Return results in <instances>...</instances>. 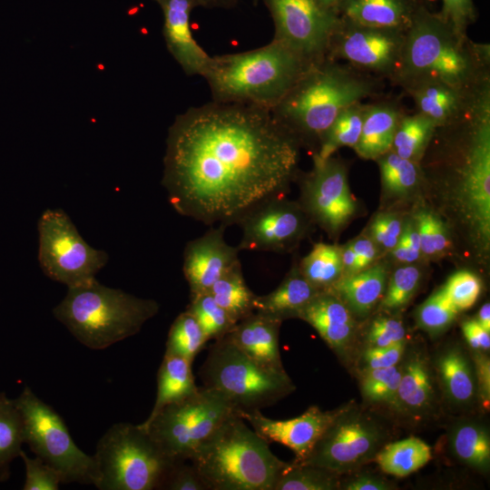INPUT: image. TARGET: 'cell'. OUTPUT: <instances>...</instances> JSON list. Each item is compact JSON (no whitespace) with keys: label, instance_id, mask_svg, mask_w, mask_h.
I'll return each mask as SVG.
<instances>
[{"label":"cell","instance_id":"1","mask_svg":"<svg viewBox=\"0 0 490 490\" xmlns=\"http://www.w3.org/2000/svg\"><path fill=\"white\" fill-rule=\"evenodd\" d=\"M300 147L270 110L212 102L174 120L162 182L181 216L229 226L284 196L297 175Z\"/></svg>","mask_w":490,"mask_h":490},{"label":"cell","instance_id":"2","mask_svg":"<svg viewBox=\"0 0 490 490\" xmlns=\"http://www.w3.org/2000/svg\"><path fill=\"white\" fill-rule=\"evenodd\" d=\"M420 166L421 187L479 258L490 245V100L466 118L436 127Z\"/></svg>","mask_w":490,"mask_h":490},{"label":"cell","instance_id":"3","mask_svg":"<svg viewBox=\"0 0 490 490\" xmlns=\"http://www.w3.org/2000/svg\"><path fill=\"white\" fill-rule=\"evenodd\" d=\"M436 80L462 88L490 83V45L471 40L421 5L406 34L399 67L389 82L400 89Z\"/></svg>","mask_w":490,"mask_h":490},{"label":"cell","instance_id":"4","mask_svg":"<svg viewBox=\"0 0 490 490\" xmlns=\"http://www.w3.org/2000/svg\"><path fill=\"white\" fill-rule=\"evenodd\" d=\"M384 82L345 63L325 58L314 64L270 113L313 154L335 118L355 103L382 96Z\"/></svg>","mask_w":490,"mask_h":490},{"label":"cell","instance_id":"5","mask_svg":"<svg viewBox=\"0 0 490 490\" xmlns=\"http://www.w3.org/2000/svg\"><path fill=\"white\" fill-rule=\"evenodd\" d=\"M283 44L211 56L202 75L213 102L271 110L313 65Z\"/></svg>","mask_w":490,"mask_h":490},{"label":"cell","instance_id":"6","mask_svg":"<svg viewBox=\"0 0 490 490\" xmlns=\"http://www.w3.org/2000/svg\"><path fill=\"white\" fill-rule=\"evenodd\" d=\"M190 462L208 490H273L289 464L278 458L237 413L220 426Z\"/></svg>","mask_w":490,"mask_h":490},{"label":"cell","instance_id":"7","mask_svg":"<svg viewBox=\"0 0 490 490\" xmlns=\"http://www.w3.org/2000/svg\"><path fill=\"white\" fill-rule=\"evenodd\" d=\"M159 309L154 299L138 298L94 279L68 288L53 313L83 345L103 349L138 333Z\"/></svg>","mask_w":490,"mask_h":490},{"label":"cell","instance_id":"8","mask_svg":"<svg viewBox=\"0 0 490 490\" xmlns=\"http://www.w3.org/2000/svg\"><path fill=\"white\" fill-rule=\"evenodd\" d=\"M199 376L203 387L225 397L236 413L261 410L296 389L285 370L259 364L226 337L211 345Z\"/></svg>","mask_w":490,"mask_h":490},{"label":"cell","instance_id":"9","mask_svg":"<svg viewBox=\"0 0 490 490\" xmlns=\"http://www.w3.org/2000/svg\"><path fill=\"white\" fill-rule=\"evenodd\" d=\"M101 490H153L173 462L140 424L117 423L97 443L93 455Z\"/></svg>","mask_w":490,"mask_h":490},{"label":"cell","instance_id":"10","mask_svg":"<svg viewBox=\"0 0 490 490\" xmlns=\"http://www.w3.org/2000/svg\"><path fill=\"white\" fill-rule=\"evenodd\" d=\"M233 413L225 397L202 386L182 400L164 407L140 426L171 460L190 461Z\"/></svg>","mask_w":490,"mask_h":490},{"label":"cell","instance_id":"11","mask_svg":"<svg viewBox=\"0 0 490 490\" xmlns=\"http://www.w3.org/2000/svg\"><path fill=\"white\" fill-rule=\"evenodd\" d=\"M14 401L23 419L24 443L36 456L56 469L63 483L94 485L95 459L76 446L60 415L27 386Z\"/></svg>","mask_w":490,"mask_h":490},{"label":"cell","instance_id":"12","mask_svg":"<svg viewBox=\"0 0 490 490\" xmlns=\"http://www.w3.org/2000/svg\"><path fill=\"white\" fill-rule=\"evenodd\" d=\"M38 261L51 279L68 288L83 286L108 262L106 251L89 245L62 209H46L38 220Z\"/></svg>","mask_w":490,"mask_h":490},{"label":"cell","instance_id":"13","mask_svg":"<svg viewBox=\"0 0 490 490\" xmlns=\"http://www.w3.org/2000/svg\"><path fill=\"white\" fill-rule=\"evenodd\" d=\"M387 437L385 427L377 419L350 402L301 463L348 475L373 460Z\"/></svg>","mask_w":490,"mask_h":490},{"label":"cell","instance_id":"14","mask_svg":"<svg viewBox=\"0 0 490 490\" xmlns=\"http://www.w3.org/2000/svg\"><path fill=\"white\" fill-rule=\"evenodd\" d=\"M406 34L407 31L362 25L340 17L326 58L390 82L400 64Z\"/></svg>","mask_w":490,"mask_h":490},{"label":"cell","instance_id":"15","mask_svg":"<svg viewBox=\"0 0 490 490\" xmlns=\"http://www.w3.org/2000/svg\"><path fill=\"white\" fill-rule=\"evenodd\" d=\"M274 24L273 40L311 64L326 58L330 37L340 16L318 0H262Z\"/></svg>","mask_w":490,"mask_h":490},{"label":"cell","instance_id":"16","mask_svg":"<svg viewBox=\"0 0 490 490\" xmlns=\"http://www.w3.org/2000/svg\"><path fill=\"white\" fill-rule=\"evenodd\" d=\"M313 158V168L301 178L299 204L312 223L335 236L357 211L345 164L333 156Z\"/></svg>","mask_w":490,"mask_h":490},{"label":"cell","instance_id":"17","mask_svg":"<svg viewBox=\"0 0 490 490\" xmlns=\"http://www.w3.org/2000/svg\"><path fill=\"white\" fill-rule=\"evenodd\" d=\"M312 221L299 202L282 197L256 206L237 222L242 236L240 250L284 252L294 249L309 230Z\"/></svg>","mask_w":490,"mask_h":490},{"label":"cell","instance_id":"18","mask_svg":"<svg viewBox=\"0 0 490 490\" xmlns=\"http://www.w3.org/2000/svg\"><path fill=\"white\" fill-rule=\"evenodd\" d=\"M345 407L322 411L311 406L300 416L284 420L267 417L260 410L237 414L268 444L275 442L289 447L295 455L294 462L301 463Z\"/></svg>","mask_w":490,"mask_h":490},{"label":"cell","instance_id":"19","mask_svg":"<svg viewBox=\"0 0 490 490\" xmlns=\"http://www.w3.org/2000/svg\"><path fill=\"white\" fill-rule=\"evenodd\" d=\"M401 90L414 102L415 111L426 116L436 127L464 119L483 102L490 99V83L477 88H462L427 80L409 84Z\"/></svg>","mask_w":490,"mask_h":490},{"label":"cell","instance_id":"20","mask_svg":"<svg viewBox=\"0 0 490 490\" xmlns=\"http://www.w3.org/2000/svg\"><path fill=\"white\" fill-rule=\"evenodd\" d=\"M428 356L420 347H407L401 377L390 409L400 417L422 422L435 416L438 398Z\"/></svg>","mask_w":490,"mask_h":490},{"label":"cell","instance_id":"21","mask_svg":"<svg viewBox=\"0 0 490 490\" xmlns=\"http://www.w3.org/2000/svg\"><path fill=\"white\" fill-rule=\"evenodd\" d=\"M226 225L211 228L202 236L189 241L183 253V274L191 296L207 292L224 273L240 262L238 247L224 239Z\"/></svg>","mask_w":490,"mask_h":490},{"label":"cell","instance_id":"22","mask_svg":"<svg viewBox=\"0 0 490 490\" xmlns=\"http://www.w3.org/2000/svg\"><path fill=\"white\" fill-rule=\"evenodd\" d=\"M300 318L318 333L340 358H346L356 342L358 322L343 301L334 293L318 292L299 312Z\"/></svg>","mask_w":490,"mask_h":490},{"label":"cell","instance_id":"23","mask_svg":"<svg viewBox=\"0 0 490 490\" xmlns=\"http://www.w3.org/2000/svg\"><path fill=\"white\" fill-rule=\"evenodd\" d=\"M163 15V37L168 51L183 72L202 76L211 56L194 39L190 24L192 0H153Z\"/></svg>","mask_w":490,"mask_h":490},{"label":"cell","instance_id":"24","mask_svg":"<svg viewBox=\"0 0 490 490\" xmlns=\"http://www.w3.org/2000/svg\"><path fill=\"white\" fill-rule=\"evenodd\" d=\"M282 321L253 312L236 323L225 336L234 346L259 364L284 371L279 348V333Z\"/></svg>","mask_w":490,"mask_h":490},{"label":"cell","instance_id":"25","mask_svg":"<svg viewBox=\"0 0 490 490\" xmlns=\"http://www.w3.org/2000/svg\"><path fill=\"white\" fill-rule=\"evenodd\" d=\"M406 113L399 99L376 98L366 103L359 140L353 148L364 160L376 161L391 150L397 124Z\"/></svg>","mask_w":490,"mask_h":490},{"label":"cell","instance_id":"26","mask_svg":"<svg viewBox=\"0 0 490 490\" xmlns=\"http://www.w3.org/2000/svg\"><path fill=\"white\" fill-rule=\"evenodd\" d=\"M421 5L420 0H342L338 13L358 24L407 31Z\"/></svg>","mask_w":490,"mask_h":490},{"label":"cell","instance_id":"27","mask_svg":"<svg viewBox=\"0 0 490 490\" xmlns=\"http://www.w3.org/2000/svg\"><path fill=\"white\" fill-rule=\"evenodd\" d=\"M437 380L447 401L456 407L467 408L477 399L472 358L460 347L445 348L435 361Z\"/></svg>","mask_w":490,"mask_h":490},{"label":"cell","instance_id":"28","mask_svg":"<svg viewBox=\"0 0 490 490\" xmlns=\"http://www.w3.org/2000/svg\"><path fill=\"white\" fill-rule=\"evenodd\" d=\"M388 279L384 263H374L355 274L342 276L328 290L338 297L355 318L368 316L382 299Z\"/></svg>","mask_w":490,"mask_h":490},{"label":"cell","instance_id":"29","mask_svg":"<svg viewBox=\"0 0 490 490\" xmlns=\"http://www.w3.org/2000/svg\"><path fill=\"white\" fill-rule=\"evenodd\" d=\"M318 292L296 264L274 290L266 295H256L254 309L280 321L298 318L299 312Z\"/></svg>","mask_w":490,"mask_h":490},{"label":"cell","instance_id":"30","mask_svg":"<svg viewBox=\"0 0 490 490\" xmlns=\"http://www.w3.org/2000/svg\"><path fill=\"white\" fill-rule=\"evenodd\" d=\"M449 450L463 465L488 473L490 468V435L482 423L463 419L453 425L448 435Z\"/></svg>","mask_w":490,"mask_h":490},{"label":"cell","instance_id":"31","mask_svg":"<svg viewBox=\"0 0 490 490\" xmlns=\"http://www.w3.org/2000/svg\"><path fill=\"white\" fill-rule=\"evenodd\" d=\"M191 364L181 357L164 353L157 373L155 402L145 421L152 419L164 407L182 400L198 389Z\"/></svg>","mask_w":490,"mask_h":490},{"label":"cell","instance_id":"32","mask_svg":"<svg viewBox=\"0 0 490 490\" xmlns=\"http://www.w3.org/2000/svg\"><path fill=\"white\" fill-rule=\"evenodd\" d=\"M431 456V448L426 442L409 437L384 445L374 460L384 473L404 477L426 466Z\"/></svg>","mask_w":490,"mask_h":490},{"label":"cell","instance_id":"33","mask_svg":"<svg viewBox=\"0 0 490 490\" xmlns=\"http://www.w3.org/2000/svg\"><path fill=\"white\" fill-rule=\"evenodd\" d=\"M207 292L235 323L255 311L256 294L250 290L245 281L240 262L216 280Z\"/></svg>","mask_w":490,"mask_h":490},{"label":"cell","instance_id":"34","mask_svg":"<svg viewBox=\"0 0 490 490\" xmlns=\"http://www.w3.org/2000/svg\"><path fill=\"white\" fill-rule=\"evenodd\" d=\"M436 129V125L422 113L406 112L397 124L391 151L402 158L420 162Z\"/></svg>","mask_w":490,"mask_h":490},{"label":"cell","instance_id":"35","mask_svg":"<svg viewBox=\"0 0 490 490\" xmlns=\"http://www.w3.org/2000/svg\"><path fill=\"white\" fill-rule=\"evenodd\" d=\"M304 278L318 291L330 289L343 275L340 247L315 243L299 265Z\"/></svg>","mask_w":490,"mask_h":490},{"label":"cell","instance_id":"36","mask_svg":"<svg viewBox=\"0 0 490 490\" xmlns=\"http://www.w3.org/2000/svg\"><path fill=\"white\" fill-rule=\"evenodd\" d=\"M365 108L366 103L363 102L345 108L330 124L312 156L324 160L331 157L341 147L354 148L360 137Z\"/></svg>","mask_w":490,"mask_h":490},{"label":"cell","instance_id":"37","mask_svg":"<svg viewBox=\"0 0 490 490\" xmlns=\"http://www.w3.org/2000/svg\"><path fill=\"white\" fill-rule=\"evenodd\" d=\"M376 162L386 194L400 197L421 187L423 172L419 162L402 158L391 150L378 157Z\"/></svg>","mask_w":490,"mask_h":490},{"label":"cell","instance_id":"38","mask_svg":"<svg viewBox=\"0 0 490 490\" xmlns=\"http://www.w3.org/2000/svg\"><path fill=\"white\" fill-rule=\"evenodd\" d=\"M24 443L23 419L15 401L0 393V481L8 479L10 464L20 456Z\"/></svg>","mask_w":490,"mask_h":490},{"label":"cell","instance_id":"39","mask_svg":"<svg viewBox=\"0 0 490 490\" xmlns=\"http://www.w3.org/2000/svg\"><path fill=\"white\" fill-rule=\"evenodd\" d=\"M341 478L327 468L293 461L280 472L273 490H338Z\"/></svg>","mask_w":490,"mask_h":490},{"label":"cell","instance_id":"40","mask_svg":"<svg viewBox=\"0 0 490 490\" xmlns=\"http://www.w3.org/2000/svg\"><path fill=\"white\" fill-rule=\"evenodd\" d=\"M207 341L196 318L185 310L178 315L170 328L165 353L192 363Z\"/></svg>","mask_w":490,"mask_h":490},{"label":"cell","instance_id":"41","mask_svg":"<svg viewBox=\"0 0 490 490\" xmlns=\"http://www.w3.org/2000/svg\"><path fill=\"white\" fill-rule=\"evenodd\" d=\"M186 310L196 318L208 341L224 338L236 325L209 292L191 296Z\"/></svg>","mask_w":490,"mask_h":490},{"label":"cell","instance_id":"42","mask_svg":"<svg viewBox=\"0 0 490 490\" xmlns=\"http://www.w3.org/2000/svg\"><path fill=\"white\" fill-rule=\"evenodd\" d=\"M400 377L401 361L389 368L360 370L359 386L362 397L370 404L390 407Z\"/></svg>","mask_w":490,"mask_h":490},{"label":"cell","instance_id":"43","mask_svg":"<svg viewBox=\"0 0 490 490\" xmlns=\"http://www.w3.org/2000/svg\"><path fill=\"white\" fill-rule=\"evenodd\" d=\"M421 276L420 270L412 264L397 269L387 279L379 309L388 313L404 309L418 289Z\"/></svg>","mask_w":490,"mask_h":490},{"label":"cell","instance_id":"44","mask_svg":"<svg viewBox=\"0 0 490 490\" xmlns=\"http://www.w3.org/2000/svg\"><path fill=\"white\" fill-rule=\"evenodd\" d=\"M414 222L419 235L422 255L439 256L450 247L447 226L434 210L420 208Z\"/></svg>","mask_w":490,"mask_h":490},{"label":"cell","instance_id":"45","mask_svg":"<svg viewBox=\"0 0 490 490\" xmlns=\"http://www.w3.org/2000/svg\"><path fill=\"white\" fill-rule=\"evenodd\" d=\"M458 313L440 289L418 307L416 319L420 328L436 336L452 325Z\"/></svg>","mask_w":490,"mask_h":490},{"label":"cell","instance_id":"46","mask_svg":"<svg viewBox=\"0 0 490 490\" xmlns=\"http://www.w3.org/2000/svg\"><path fill=\"white\" fill-rule=\"evenodd\" d=\"M441 289L454 308L460 312L475 303L481 294L482 282L474 272L459 270L449 277Z\"/></svg>","mask_w":490,"mask_h":490},{"label":"cell","instance_id":"47","mask_svg":"<svg viewBox=\"0 0 490 490\" xmlns=\"http://www.w3.org/2000/svg\"><path fill=\"white\" fill-rule=\"evenodd\" d=\"M20 456L25 466L24 490H57L63 478L61 474L40 457L30 458L22 450Z\"/></svg>","mask_w":490,"mask_h":490},{"label":"cell","instance_id":"48","mask_svg":"<svg viewBox=\"0 0 490 490\" xmlns=\"http://www.w3.org/2000/svg\"><path fill=\"white\" fill-rule=\"evenodd\" d=\"M159 489L208 490L196 467L187 460H176L172 463Z\"/></svg>","mask_w":490,"mask_h":490},{"label":"cell","instance_id":"49","mask_svg":"<svg viewBox=\"0 0 490 490\" xmlns=\"http://www.w3.org/2000/svg\"><path fill=\"white\" fill-rule=\"evenodd\" d=\"M407 339L402 321L397 318L381 316L369 325L365 343L366 347H386Z\"/></svg>","mask_w":490,"mask_h":490},{"label":"cell","instance_id":"50","mask_svg":"<svg viewBox=\"0 0 490 490\" xmlns=\"http://www.w3.org/2000/svg\"><path fill=\"white\" fill-rule=\"evenodd\" d=\"M407 346V339L386 347H366L360 355V370L384 368L399 364Z\"/></svg>","mask_w":490,"mask_h":490},{"label":"cell","instance_id":"51","mask_svg":"<svg viewBox=\"0 0 490 490\" xmlns=\"http://www.w3.org/2000/svg\"><path fill=\"white\" fill-rule=\"evenodd\" d=\"M404 224L394 213H379L370 225V239L383 250H391L398 242Z\"/></svg>","mask_w":490,"mask_h":490},{"label":"cell","instance_id":"52","mask_svg":"<svg viewBox=\"0 0 490 490\" xmlns=\"http://www.w3.org/2000/svg\"><path fill=\"white\" fill-rule=\"evenodd\" d=\"M438 12L442 18L456 30L466 34L467 28L476 20V10L473 0H441Z\"/></svg>","mask_w":490,"mask_h":490},{"label":"cell","instance_id":"53","mask_svg":"<svg viewBox=\"0 0 490 490\" xmlns=\"http://www.w3.org/2000/svg\"><path fill=\"white\" fill-rule=\"evenodd\" d=\"M347 478L340 482V489L342 490H393L397 489L396 485L372 473L353 472Z\"/></svg>","mask_w":490,"mask_h":490},{"label":"cell","instance_id":"54","mask_svg":"<svg viewBox=\"0 0 490 490\" xmlns=\"http://www.w3.org/2000/svg\"><path fill=\"white\" fill-rule=\"evenodd\" d=\"M477 388V399L486 410L490 406V360L485 352L475 351L472 357Z\"/></svg>","mask_w":490,"mask_h":490},{"label":"cell","instance_id":"55","mask_svg":"<svg viewBox=\"0 0 490 490\" xmlns=\"http://www.w3.org/2000/svg\"><path fill=\"white\" fill-rule=\"evenodd\" d=\"M461 328L469 347L475 351L486 352L490 348V332L483 328L475 318L465 320Z\"/></svg>","mask_w":490,"mask_h":490},{"label":"cell","instance_id":"56","mask_svg":"<svg viewBox=\"0 0 490 490\" xmlns=\"http://www.w3.org/2000/svg\"><path fill=\"white\" fill-rule=\"evenodd\" d=\"M349 244L355 251L362 270L374 264L378 254V247L370 238L358 237Z\"/></svg>","mask_w":490,"mask_h":490},{"label":"cell","instance_id":"57","mask_svg":"<svg viewBox=\"0 0 490 490\" xmlns=\"http://www.w3.org/2000/svg\"><path fill=\"white\" fill-rule=\"evenodd\" d=\"M392 256L398 260L406 264H412L416 262L421 256L420 253L416 251L402 235L399 238L397 245L390 250Z\"/></svg>","mask_w":490,"mask_h":490},{"label":"cell","instance_id":"58","mask_svg":"<svg viewBox=\"0 0 490 490\" xmlns=\"http://www.w3.org/2000/svg\"><path fill=\"white\" fill-rule=\"evenodd\" d=\"M340 256L343 267L342 276L352 275L363 270L359 260L349 243L340 247Z\"/></svg>","mask_w":490,"mask_h":490},{"label":"cell","instance_id":"59","mask_svg":"<svg viewBox=\"0 0 490 490\" xmlns=\"http://www.w3.org/2000/svg\"><path fill=\"white\" fill-rule=\"evenodd\" d=\"M197 6L206 8H229L238 3V0H192Z\"/></svg>","mask_w":490,"mask_h":490},{"label":"cell","instance_id":"60","mask_svg":"<svg viewBox=\"0 0 490 490\" xmlns=\"http://www.w3.org/2000/svg\"><path fill=\"white\" fill-rule=\"evenodd\" d=\"M475 319L483 328L490 332V304L489 302L485 303L480 308Z\"/></svg>","mask_w":490,"mask_h":490},{"label":"cell","instance_id":"61","mask_svg":"<svg viewBox=\"0 0 490 490\" xmlns=\"http://www.w3.org/2000/svg\"><path fill=\"white\" fill-rule=\"evenodd\" d=\"M322 7L338 15V10L342 0H318Z\"/></svg>","mask_w":490,"mask_h":490},{"label":"cell","instance_id":"62","mask_svg":"<svg viewBox=\"0 0 490 490\" xmlns=\"http://www.w3.org/2000/svg\"><path fill=\"white\" fill-rule=\"evenodd\" d=\"M425 5L427 6L428 3L431 2L432 0H420ZM428 7V6H427Z\"/></svg>","mask_w":490,"mask_h":490},{"label":"cell","instance_id":"63","mask_svg":"<svg viewBox=\"0 0 490 490\" xmlns=\"http://www.w3.org/2000/svg\"><path fill=\"white\" fill-rule=\"evenodd\" d=\"M253 1H254V3L256 4L259 0H253Z\"/></svg>","mask_w":490,"mask_h":490}]
</instances>
